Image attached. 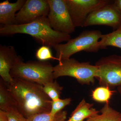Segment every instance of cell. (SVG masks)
I'll return each mask as SVG.
<instances>
[{"mask_svg":"<svg viewBox=\"0 0 121 121\" xmlns=\"http://www.w3.org/2000/svg\"><path fill=\"white\" fill-rule=\"evenodd\" d=\"M114 92V91L111 90L107 87H99L92 91L91 96L95 101L108 103Z\"/></svg>","mask_w":121,"mask_h":121,"instance_id":"cell-18","label":"cell"},{"mask_svg":"<svg viewBox=\"0 0 121 121\" xmlns=\"http://www.w3.org/2000/svg\"><path fill=\"white\" fill-rule=\"evenodd\" d=\"M63 87L60 86L56 81L48 82L43 86L45 94L52 101L59 99Z\"/></svg>","mask_w":121,"mask_h":121,"instance_id":"cell-19","label":"cell"},{"mask_svg":"<svg viewBox=\"0 0 121 121\" xmlns=\"http://www.w3.org/2000/svg\"><path fill=\"white\" fill-rule=\"evenodd\" d=\"M16 108H17V105L15 100L9 91L7 84L1 79L0 110L7 112L11 109Z\"/></svg>","mask_w":121,"mask_h":121,"instance_id":"cell-16","label":"cell"},{"mask_svg":"<svg viewBox=\"0 0 121 121\" xmlns=\"http://www.w3.org/2000/svg\"><path fill=\"white\" fill-rule=\"evenodd\" d=\"M98 68L89 62H80L74 58L61 60L54 67V79L68 76L75 78L82 84L94 83L97 75Z\"/></svg>","mask_w":121,"mask_h":121,"instance_id":"cell-5","label":"cell"},{"mask_svg":"<svg viewBox=\"0 0 121 121\" xmlns=\"http://www.w3.org/2000/svg\"><path fill=\"white\" fill-rule=\"evenodd\" d=\"M117 90L118 91L119 94H120L121 97V86L117 87Z\"/></svg>","mask_w":121,"mask_h":121,"instance_id":"cell-25","label":"cell"},{"mask_svg":"<svg viewBox=\"0 0 121 121\" xmlns=\"http://www.w3.org/2000/svg\"><path fill=\"white\" fill-rule=\"evenodd\" d=\"M16 34L30 35L39 43L50 47L53 48L56 44L67 42L71 39L70 35L54 30L46 16L39 17L28 24L1 26L0 34L2 35Z\"/></svg>","mask_w":121,"mask_h":121,"instance_id":"cell-2","label":"cell"},{"mask_svg":"<svg viewBox=\"0 0 121 121\" xmlns=\"http://www.w3.org/2000/svg\"><path fill=\"white\" fill-rule=\"evenodd\" d=\"M102 35L100 30H84L66 43L55 45L53 48L56 52V57L58 62L70 58L72 56L80 52H98L100 50L99 42Z\"/></svg>","mask_w":121,"mask_h":121,"instance_id":"cell-3","label":"cell"},{"mask_svg":"<svg viewBox=\"0 0 121 121\" xmlns=\"http://www.w3.org/2000/svg\"><path fill=\"white\" fill-rule=\"evenodd\" d=\"M98 68L96 78L102 86L110 89L121 86V56L113 54L103 56L95 63Z\"/></svg>","mask_w":121,"mask_h":121,"instance_id":"cell-6","label":"cell"},{"mask_svg":"<svg viewBox=\"0 0 121 121\" xmlns=\"http://www.w3.org/2000/svg\"><path fill=\"white\" fill-rule=\"evenodd\" d=\"M49 11L47 0H27L16 14L15 25L28 24L39 17H48Z\"/></svg>","mask_w":121,"mask_h":121,"instance_id":"cell-10","label":"cell"},{"mask_svg":"<svg viewBox=\"0 0 121 121\" xmlns=\"http://www.w3.org/2000/svg\"><path fill=\"white\" fill-rule=\"evenodd\" d=\"M71 99L70 98H66L61 99H60L52 101L51 104V108L50 114L52 115H55L65 108L66 106L68 105L70 103Z\"/></svg>","mask_w":121,"mask_h":121,"instance_id":"cell-21","label":"cell"},{"mask_svg":"<svg viewBox=\"0 0 121 121\" xmlns=\"http://www.w3.org/2000/svg\"><path fill=\"white\" fill-rule=\"evenodd\" d=\"M50 7L48 18L54 30L70 35L75 31L66 0H47Z\"/></svg>","mask_w":121,"mask_h":121,"instance_id":"cell-7","label":"cell"},{"mask_svg":"<svg viewBox=\"0 0 121 121\" xmlns=\"http://www.w3.org/2000/svg\"><path fill=\"white\" fill-rule=\"evenodd\" d=\"M70 121V120H69H69H68V121Z\"/></svg>","mask_w":121,"mask_h":121,"instance_id":"cell-26","label":"cell"},{"mask_svg":"<svg viewBox=\"0 0 121 121\" xmlns=\"http://www.w3.org/2000/svg\"><path fill=\"white\" fill-rule=\"evenodd\" d=\"M50 48L45 45H43L39 48L36 52V57L37 59L40 61H45L49 60L58 61L56 57H54L52 56Z\"/></svg>","mask_w":121,"mask_h":121,"instance_id":"cell-20","label":"cell"},{"mask_svg":"<svg viewBox=\"0 0 121 121\" xmlns=\"http://www.w3.org/2000/svg\"><path fill=\"white\" fill-rule=\"evenodd\" d=\"M105 25L116 30L121 26V12L113 1L91 13L88 16L83 27Z\"/></svg>","mask_w":121,"mask_h":121,"instance_id":"cell-9","label":"cell"},{"mask_svg":"<svg viewBox=\"0 0 121 121\" xmlns=\"http://www.w3.org/2000/svg\"><path fill=\"white\" fill-rule=\"evenodd\" d=\"M99 49H106L109 46L121 49V26L112 32L102 35L99 42Z\"/></svg>","mask_w":121,"mask_h":121,"instance_id":"cell-15","label":"cell"},{"mask_svg":"<svg viewBox=\"0 0 121 121\" xmlns=\"http://www.w3.org/2000/svg\"><path fill=\"white\" fill-rule=\"evenodd\" d=\"M54 67L46 61H30L24 62L21 58L11 69L10 74L17 78L44 86L53 82Z\"/></svg>","mask_w":121,"mask_h":121,"instance_id":"cell-4","label":"cell"},{"mask_svg":"<svg viewBox=\"0 0 121 121\" xmlns=\"http://www.w3.org/2000/svg\"><path fill=\"white\" fill-rule=\"evenodd\" d=\"M98 114L90 117L85 121H121V113L106 103Z\"/></svg>","mask_w":121,"mask_h":121,"instance_id":"cell-14","label":"cell"},{"mask_svg":"<svg viewBox=\"0 0 121 121\" xmlns=\"http://www.w3.org/2000/svg\"><path fill=\"white\" fill-rule=\"evenodd\" d=\"M93 104L86 102L83 99L72 113L69 120L71 121H84L93 115L98 114L99 111L93 108Z\"/></svg>","mask_w":121,"mask_h":121,"instance_id":"cell-13","label":"cell"},{"mask_svg":"<svg viewBox=\"0 0 121 121\" xmlns=\"http://www.w3.org/2000/svg\"><path fill=\"white\" fill-rule=\"evenodd\" d=\"M74 26L83 27L85 21L91 13L112 2L109 0H66Z\"/></svg>","mask_w":121,"mask_h":121,"instance_id":"cell-8","label":"cell"},{"mask_svg":"<svg viewBox=\"0 0 121 121\" xmlns=\"http://www.w3.org/2000/svg\"><path fill=\"white\" fill-rule=\"evenodd\" d=\"M0 121H9L7 112L0 110Z\"/></svg>","mask_w":121,"mask_h":121,"instance_id":"cell-23","label":"cell"},{"mask_svg":"<svg viewBox=\"0 0 121 121\" xmlns=\"http://www.w3.org/2000/svg\"><path fill=\"white\" fill-rule=\"evenodd\" d=\"M25 0H17L11 3L8 0L0 3V23L2 25H15L16 13L19 11L26 2Z\"/></svg>","mask_w":121,"mask_h":121,"instance_id":"cell-12","label":"cell"},{"mask_svg":"<svg viewBox=\"0 0 121 121\" xmlns=\"http://www.w3.org/2000/svg\"><path fill=\"white\" fill-rule=\"evenodd\" d=\"M113 2L115 6L121 12V0H115Z\"/></svg>","mask_w":121,"mask_h":121,"instance_id":"cell-24","label":"cell"},{"mask_svg":"<svg viewBox=\"0 0 121 121\" xmlns=\"http://www.w3.org/2000/svg\"><path fill=\"white\" fill-rule=\"evenodd\" d=\"M67 112L62 111L53 115L50 113H43L32 115L27 118V121H64L66 120Z\"/></svg>","mask_w":121,"mask_h":121,"instance_id":"cell-17","label":"cell"},{"mask_svg":"<svg viewBox=\"0 0 121 121\" xmlns=\"http://www.w3.org/2000/svg\"><path fill=\"white\" fill-rule=\"evenodd\" d=\"M6 112L9 121H27V118L20 112L17 108L11 109Z\"/></svg>","mask_w":121,"mask_h":121,"instance_id":"cell-22","label":"cell"},{"mask_svg":"<svg viewBox=\"0 0 121 121\" xmlns=\"http://www.w3.org/2000/svg\"><path fill=\"white\" fill-rule=\"evenodd\" d=\"M6 84L17 110L26 118L37 114L50 112L52 101L44 91L43 86L17 78Z\"/></svg>","mask_w":121,"mask_h":121,"instance_id":"cell-1","label":"cell"},{"mask_svg":"<svg viewBox=\"0 0 121 121\" xmlns=\"http://www.w3.org/2000/svg\"><path fill=\"white\" fill-rule=\"evenodd\" d=\"M20 58L13 46L0 45V75L6 84H10L13 81V78L10 74L11 70Z\"/></svg>","mask_w":121,"mask_h":121,"instance_id":"cell-11","label":"cell"}]
</instances>
